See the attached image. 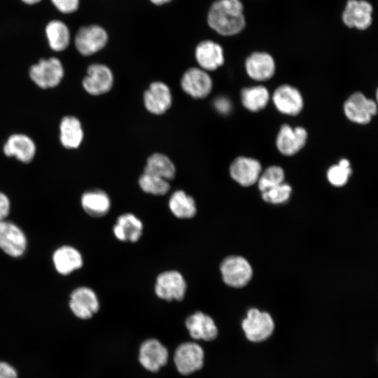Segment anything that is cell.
Returning <instances> with one entry per match:
<instances>
[{
	"mask_svg": "<svg viewBox=\"0 0 378 378\" xmlns=\"http://www.w3.org/2000/svg\"><path fill=\"white\" fill-rule=\"evenodd\" d=\"M113 76L111 69L102 64H93L88 66L87 75L83 80L85 91L92 95L108 92L112 88Z\"/></svg>",
	"mask_w": 378,
	"mask_h": 378,
	"instance_id": "7c38bea8",
	"label": "cell"
},
{
	"mask_svg": "<svg viewBox=\"0 0 378 378\" xmlns=\"http://www.w3.org/2000/svg\"><path fill=\"white\" fill-rule=\"evenodd\" d=\"M42 0H20L23 4L28 6H33L40 3Z\"/></svg>",
	"mask_w": 378,
	"mask_h": 378,
	"instance_id": "f35d334b",
	"label": "cell"
},
{
	"mask_svg": "<svg viewBox=\"0 0 378 378\" xmlns=\"http://www.w3.org/2000/svg\"><path fill=\"white\" fill-rule=\"evenodd\" d=\"M224 282L234 288L245 286L251 280L253 271L249 262L241 256H229L220 267Z\"/></svg>",
	"mask_w": 378,
	"mask_h": 378,
	"instance_id": "5b68a950",
	"label": "cell"
},
{
	"mask_svg": "<svg viewBox=\"0 0 378 378\" xmlns=\"http://www.w3.org/2000/svg\"><path fill=\"white\" fill-rule=\"evenodd\" d=\"M307 132L302 127H292L287 124L281 125L276 139L279 151L285 155H293L305 145Z\"/></svg>",
	"mask_w": 378,
	"mask_h": 378,
	"instance_id": "9a60e30c",
	"label": "cell"
},
{
	"mask_svg": "<svg viewBox=\"0 0 378 378\" xmlns=\"http://www.w3.org/2000/svg\"><path fill=\"white\" fill-rule=\"evenodd\" d=\"M80 204L89 216L95 218L106 215L111 206L109 196L101 189H93L83 192Z\"/></svg>",
	"mask_w": 378,
	"mask_h": 378,
	"instance_id": "d4e9b609",
	"label": "cell"
},
{
	"mask_svg": "<svg viewBox=\"0 0 378 378\" xmlns=\"http://www.w3.org/2000/svg\"><path fill=\"white\" fill-rule=\"evenodd\" d=\"M139 185L144 192L157 196L164 195L170 190L169 181L146 172L140 176Z\"/></svg>",
	"mask_w": 378,
	"mask_h": 378,
	"instance_id": "4dcf8cb0",
	"label": "cell"
},
{
	"mask_svg": "<svg viewBox=\"0 0 378 378\" xmlns=\"http://www.w3.org/2000/svg\"><path fill=\"white\" fill-rule=\"evenodd\" d=\"M241 326L246 338L253 342L267 340L274 329V321L270 314L254 308L248 311Z\"/></svg>",
	"mask_w": 378,
	"mask_h": 378,
	"instance_id": "3957f363",
	"label": "cell"
},
{
	"mask_svg": "<svg viewBox=\"0 0 378 378\" xmlns=\"http://www.w3.org/2000/svg\"><path fill=\"white\" fill-rule=\"evenodd\" d=\"M27 248V239L21 229L14 223L0 221V248L12 257L21 256Z\"/></svg>",
	"mask_w": 378,
	"mask_h": 378,
	"instance_id": "4fadbf2b",
	"label": "cell"
},
{
	"mask_svg": "<svg viewBox=\"0 0 378 378\" xmlns=\"http://www.w3.org/2000/svg\"><path fill=\"white\" fill-rule=\"evenodd\" d=\"M168 204L172 214L178 218L189 219L194 217L197 212L193 197L181 190L172 194Z\"/></svg>",
	"mask_w": 378,
	"mask_h": 378,
	"instance_id": "83f0119b",
	"label": "cell"
},
{
	"mask_svg": "<svg viewBox=\"0 0 378 378\" xmlns=\"http://www.w3.org/2000/svg\"><path fill=\"white\" fill-rule=\"evenodd\" d=\"M50 1L57 10L64 14L73 13L79 6V0H50Z\"/></svg>",
	"mask_w": 378,
	"mask_h": 378,
	"instance_id": "e575fe53",
	"label": "cell"
},
{
	"mask_svg": "<svg viewBox=\"0 0 378 378\" xmlns=\"http://www.w3.org/2000/svg\"><path fill=\"white\" fill-rule=\"evenodd\" d=\"M69 307L78 318H92L99 309V302L95 292L90 288H76L70 295Z\"/></svg>",
	"mask_w": 378,
	"mask_h": 378,
	"instance_id": "9c48e42d",
	"label": "cell"
},
{
	"mask_svg": "<svg viewBox=\"0 0 378 378\" xmlns=\"http://www.w3.org/2000/svg\"><path fill=\"white\" fill-rule=\"evenodd\" d=\"M153 4L155 5H162L169 2L172 0H150Z\"/></svg>",
	"mask_w": 378,
	"mask_h": 378,
	"instance_id": "ab89813d",
	"label": "cell"
},
{
	"mask_svg": "<svg viewBox=\"0 0 378 378\" xmlns=\"http://www.w3.org/2000/svg\"><path fill=\"white\" fill-rule=\"evenodd\" d=\"M34 141L24 134H14L10 135L5 142L3 150L6 155L15 157L22 162H31L36 153Z\"/></svg>",
	"mask_w": 378,
	"mask_h": 378,
	"instance_id": "44dd1931",
	"label": "cell"
},
{
	"mask_svg": "<svg viewBox=\"0 0 378 378\" xmlns=\"http://www.w3.org/2000/svg\"><path fill=\"white\" fill-rule=\"evenodd\" d=\"M272 101L276 108L281 113L296 115L303 108V98L300 91L290 85L279 86L273 92Z\"/></svg>",
	"mask_w": 378,
	"mask_h": 378,
	"instance_id": "5bb4252c",
	"label": "cell"
},
{
	"mask_svg": "<svg viewBox=\"0 0 378 378\" xmlns=\"http://www.w3.org/2000/svg\"><path fill=\"white\" fill-rule=\"evenodd\" d=\"M49 47L54 51L64 50L69 45L71 35L67 25L59 20L49 21L45 28Z\"/></svg>",
	"mask_w": 378,
	"mask_h": 378,
	"instance_id": "4316f807",
	"label": "cell"
},
{
	"mask_svg": "<svg viewBox=\"0 0 378 378\" xmlns=\"http://www.w3.org/2000/svg\"><path fill=\"white\" fill-rule=\"evenodd\" d=\"M144 172L169 181L174 178L176 168L167 156L161 153H154L148 158Z\"/></svg>",
	"mask_w": 378,
	"mask_h": 378,
	"instance_id": "f546056e",
	"label": "cell"
},
{
	"mask_svg": "<svg viewBox=\"0 0 378 378\" xmlns=\"http://www.w3.org/2000/svg\"><path fill=\"white\" fill-rule=\"evenodd\" d=\"M107 41L106 31L97 24L80 27L74 38L77 50L85 56L91 55L102 50L106 46Z\"/></svg>",
	"mask_w": 378,
	"mask_h": 378,
	"instance_id": "52a82bcc",
	"label": "cell"
},
{
	"mask_svg": "<svg viewBox=\"0 0 378 378\" xmlns=\"http://www.w3.org/2000/svg\"><path fill=\"white\" fill-rule=\"evenodd\" d=\"M372 5L365 0H348L342 14L344 23L349 27L364 30L372 23Z\"/></svg>",
	"mask_w": 378,
	"mask_h": 378,
	"instance_id": "2e32d148",
	"label": "cell"
},
{
	"mask_svg": "<svg viewBox=\"0 0 378 378\" xmlns=\"http://www.w3.org/2000/svg\"><path fill=\"white\" fill-rule=\"evenodd\" d=\"M245 68L251 78L257 81H265L274 76L276 65L273 57L269 53L255 52L246 58Z\"/></svg>",
	"mask_w": 378,
	"mask_h": 378,
	"instance_id": "d6986e66",
	"label": "cell"
},
{
	"mask_svg": "<svg viewBox=\"0 0 378 378\" xmlns=\"http://www.w3.org/2000/svg\"><path fill=\"white\" fill-rule=\"evenodd\" d=\"M10 211V201L8 197L0 192V221L4 220Z\"/></svg>",
	"mask_w": 378,
	"mask_h": 378,
	"instance_id": "74e56055",
	"label": "cell"
},
{
	"mask_svg": "<svg viewBox=\"0 0 378 378\" xmlns=\"http://www.w3.org/2000/svg\"><path fill=\"white\" fill-rule=\"evenodd\" d=\"M0 378H18L17 371L9 363L0 361Z\"/></svg>",
	"mask_w": 378,
	"mask_h": 378,
	"instance_id": "8d00e7d4",
	"label": "cell"
},
{
	"mask_svg": "<svg viewBox=\"0 0 378 378\" xmlns=\"http://www.w3.org/2000/svg\"><path fill=\"white\" fill-rule=\"evenodd\" d=\"M230 174L231 177L241 186H251L259 178L261 174V164L254 158L239 156L231 163Z\"/></svg>",
	"mask_w": 378,
	"mask_h": 378,
	"instance_id": "e0dca14e",
	"label": "cell"
},
{
	"mask_svg": "<svg viewBox=\"0 0 378 378\" xmlns=\"http://www.w3.org/2000/svg\"><path fill=\"white\" fill-rule=\"evenodd\" d=\"M204 356V351L199 344L188 342L181 344L176 349L174 361L180 374L189 375L202 368Z\"/></svg>",
	"mask_w": 378,
	"mask_h": 378,
	"instance_id": "8992f818",
	"label": "cell"
},
{
	"mask_svg": "<svg viewBox=\"0 0 378 378\" xmlns=\"http://www.w3.org/2000/svg\"><path fill=\"white\" fill-rule=\"evenodd\" d=\"M344 111L351 122L365 125L377 114V106L374 101L367 98L363 93L356 92L344 102Z\"/></svg>",
	"mask_w": 378,
	"mask_h": 378,
	"instance_id": "ba28073f",
	"label": "cell"
},
{
	"mask_svg": "<svg viewBox=\"0 0 378 378\" xmlns=\"http://www.w3.org/2000/svg\"><path fill=\"white\" fill-rule=\"evenodd\" d=\"M350 162L347 159H341L338 164L332 165L327 172L328 181L334 186H344L351 174Z\"/></svg>",
	"mask_w": 378,
	"mask_h": 378,
	"instance_id": "1f68e13d",
	"label": "cell"
},
{
	"mask_svg": "<svg viewBox=\"0 0 378 378\" xmlns=\"http://www.w3.org/2000/svg\"><path fill=\"white\" fill-rule=\"evenodd\" d=\"M29 77L39 88L47 89L59 84L64 76V68L57 57L41 59L29 69Z\"/></svg>",
	"mask_w": 378,
	"mask_h": 378,
	"instance_id": "7a4b0ae2",
	"label": "cell"
},
{
	"mask_svg": "<svg viewBox=\"0 0 378 378\" xmlns=\"http://www.w3.org/2000/svg\"><path fill=\"white\" fill-rule=\"evenodd\" d=\"M186 282L183 275L176 270L164 271L156 278L155 295L166 301H181L186 293Z\"/></svg>",
	"mask_w": 378,
	"mask_h": 378,
	"instance_id": "277c9868",
	"label": "cell"
},
{
	"mask_svg": "<svg viewBox=\"0 0 378 378\" xmlns=\"http://www.w3.org/2000/svg\"><path fill=\"white\" fill-rule=\"evenodd\" d=\"M216 109L220 113L226 115L232 109V104L229 99L225 97H219L214 101Z\"/></svg>",
	"mask_w": 378,
	"mask_h": 378,
	"instance_id": "d590c367",
	"label": "cell"
},
{
	"mask_svg": "<svg viewBox=\"0 0 378 378\" xmlns=\"http://www.w3.org/2000/svg\"><path fill=\"white\" fill-rule=\"evenodd\" d=\"M243 10L244 6L240 0H217L209 8L208 24L220 35L237 34L246 25Z\"/></svg>",
	"mask_w": 378,
	"mask_h": 378,
	"instance_id": "6da1fadb",
	"label": "cell"
},
{
	"mask_svg": "<svg viewBox=\"0 0 378 378\" xmlns=\"http://www.w3.org/2000/svg\"><path fill=\"white\" fill-rule=\"evenodd\" d=\"M181 85L183 91L192 97L202 99L211 92L213 83L206 71L192 67L183 74Z\"/></svg>",
	"mask_w": 378,
	"mask_h": 378,
	"instance_id": "8fae6325",
	"label": "cell"
},
{
	"mask_svg": "<svg viewBox=\"0 0 378 378\" xmlns=\"http://www.w3.org/2000/svg\"><path fill=\"white\" fill-rule=\"evenodd\" d=\"M168 358L167 349L157 339L146 340L140 345L139 361L149 372H158L167 364Z\"/></svg>",
	"mask_w": 378,
	"mask_h": 378,
	"instance_id": "30bf717a",
	"label": "cell"
},
{
	"mask_svg": "<svg viewBox=\"0 0 378 378\" xmlns=\"http://www.w3.org/2000/svg\"><path fill=\"white\" fill-rule=\"evenodd\" d=\"M195 58L201 69L216 70L224 62L223 50L218 43L213 41H203L195 48Z\"/></svg>",
	"mask_w": 378,
	"mask_h": 378,
	"instance_id": "603a6c76",
	"label": "cell"
},
{
	"mask_svg": "<svg viewBox=\"0 0 378 378\" xmlns=\"http://www.w3.org/2000/svg\"><path fill=\"white\" fill-rule=\"evenodd\" d=\"M83 139V130L80 120L74 116L64 117L59 125V139L66 148H76Z\"/></svg>",
	"mask_w": 378,
	"mask_h": 378,
	"instance_id": "484cf974",
	"label": "cell"
},
{
	"mask_svg": "<svg viewBox=\"0 0 378 378\" xmlns=\"http://www.w3.org/2000/svg\"><path fill=\"white\" fill-rule=\"evenodd\" d=\"M284 181V172L279 166H271L260 174L258 182V188L263 192L270 188L278 186Z\"/></svg>",
	"mask_w": 378,
	"mask_h": 378,
	"instance_id": "d6a6232c",
	"label": "cell"
},
{
	"mask_svg": "<svg viewBox=\"0 0 378 378\" xmlns=\"http://www.w3.org/2000/svg\"><path fill=\"white\" fill-rule=\"evenodd\" d=\"M376 99H377V102L378 104V88L377 89V92H376Z\"/></svg>",
	"mask_w": 378,
	"mask_h": 378,
	"instance_id": "60d3db41",
	"label": "cell"
},
{
	"mask_svg": "<svg viewBox=\"0 0 378 378\" xmlns=\"http://www.w3.org/2000/svg\"><path fill=\"white\" fill-rule=\"evenodd\" d=\"M143 229V223L138 217L133 214L125 213L118 217L113 232L120 241L135 243L141 237Z\"/></svg>",
	"mask_w": 378,
	"mask_h": 378,
	"instance_id": "7402d4cb",
	"label": "cell"
},
{
	"mask_svg": "<svg viewBox=\"0 0 378 378\" xmlns=\"http://www.w3.org/2000/svg\"><path fill=\"white\" fill-rule=\"evenodd\" d=\"M52 261L57 272L62 275H68L83 265L80 253L71 246H62L56 249L52 255Z\"/></svg>",
	"mask_w": 378,
	"mask_h": 378,
	"instance_id": "cb8c5ba5",
	"label": "cell"
},
{
	"mask_svg": "<svg viewBox=\"0 0 378 378\" xmlns=\"http://www.w3.org/2000/svg\"><path fill=\"white\" fill-rule=\"evenodd\" d=\"M291 193V187L282 183L262 192L264 201L271 204H281L287 201Z\"/></svg>",
	"mask_w": 378,
	"mask_h": 378,
	"instance_id": "836d02e7",
	"label": "cell"
},
{
	"mask_svg": "<svg viewBox=\"0 0 378 378\" xmlns=\"http://www.w3.org/2000/svg\"><path fill=\"white\" fill-rule=\"evenodd\" d=\"M270 99L267 89L262 85L244 88L241 91V101L243 106L251 112L263 109Z\"/></svg>",
	"mask_w": 378,
	"mask_h": 378,
	"instance_id": "f1b7e54d",
	"label": "cell"
},
{
	"mask_svg": "<svg viewBox=\"0 0 378 378\" xmlns=\"http://www.w3.org/2000/svg\"><path fill=\"white\" fill-rule=\"evenodd\" d=\"M144 102L146 108L151 113L160 115L172 105V96L169 88L160 81L152 83L144 92Z\"/></svg>",
	"mask_w": 378,
	"mask_h": 378,
	"instance_id": "ac0fdd59",
	"label": "cell"
},
{
	"mask_svg": "<svg viewBox=\"0 0 378 378\" xmlns=\"http://www.w3.org/2000/svg\"><path fill=\"white\" fill-rule=\"evenodd\" d=\"M185 325L190 336L195 340L211 341L217 337L218 329L214 320L202 312L189 316Z\"/></svg>",
	"mask_w": 378,
	"mask_h": 378,
	"instance_id": "ffe728a7",
	"label": "cell"
}]
</instances>
